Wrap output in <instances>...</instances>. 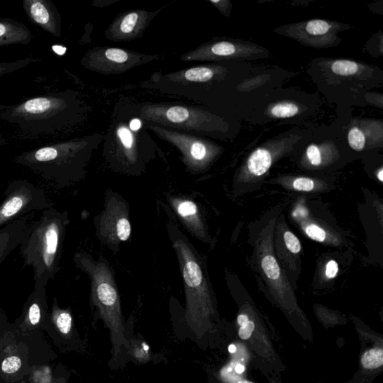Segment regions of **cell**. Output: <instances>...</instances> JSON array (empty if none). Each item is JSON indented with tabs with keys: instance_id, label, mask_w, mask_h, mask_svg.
Wrapping results in <instances>:
<instances>
[{
	"instance_id": "cell-1",
	"label": "cell",
	"mask_w": 383,
	"mask_h": 383,
	"mask_svg": "<svg viewBox=\"0 0 383 383\" xmlns=\"http://www.w3.org/2000/svg\"><path fill=\"white\" fill-rule=\"evenodd\" d=\"M68 224L67 212L53 207L42 211L32 225H28L20 245L26 266L33 271L34 287L45 290L60 271L63 242Z\"/></svg>"
},
{
	"instance_id": "cell-2",
	"label": "cell",
	"mask_w": 383,
	"mask_h": 383,
	"mask_svg": "<svg viewBox=\"0 0 383 383\" xmlns=\"http://www.w3.org/2000/svg\"><path fill=\"white\" fill-rule=\"evenodd\" d=\"M70 104L62 93L41 96L13 106L0 105V119L32 136L51 135L63 126Z\"/></svg>"
},
{
	"instance_id": "cell-3",
	"label": "cell",
	"mask_w": 383,
	"mask_h": 383,
	"mask_svg": "<svg viewBox=\"0 0 383 383\" xmlns=\"http://www.w3.org/2000/svg\"><path fill=\"white\" fill-rule=\"evenodd\" d=\"M52 204L42 189L27 180L10 183L0 205V228L33 212L44 211Z\"/></svg>"
},
{
	"instance_id": "cell-4",
	"label": "cell",
	"mask_w": 383,
	"mask_h": 383,
	"mask_svg": "<svg viewBox=\"0 0 383 383\" xmlns=\"http://www.w3.org/2000/svg\"><path fill=\"white\" fill-rule=\"evenodd\" d=\"M99 235L107 242L119 243L129 240L131 225L129 211L123 202L112 197L108 202L98 222Z\"/></svg>"
},
{
	"instance_id": "cell-5",
	"label": "cell",
	"mask_w": 383,
	"mask_h": 383,
	"mask_svg": "<svg viewBox=\"0 0 383 383\" xmlns=\"http://www.w3.org/2000/svg\"><path fill=\"white\" fill-rule=\"evenodd\" d=\"M273 247L275 257L278 263L283 265L285 273L288 268V272L294 276V273L299 272L301 245L300 240L283 220H280L276 228L275 225Z\"/></svg>"
},
{
	"instance_id": "cell-6",
	"label": "cell",
	"mask_w": 383,
	"mask_h": 383,
	"mask_svg": "<svg viewBox=\"0 0 383 383\" xmlns=\"http://www.w3.org/2000/svg\"><path fill=\"white\" fill-rule=\"evenodd\" d=\"M292 218L304 233L312 240L334 247L342 245V238L335 231L323 225L311 214L305 200L300 199L296 202L292 211Z\"/></svg>"
},
{
	"instance_id": "cell-7",
	"label": "cell",
	"mask_w": 383,
	"mask_h": 383,
	"mask_svg": "<svg viewBox=\"0 0 383 383\" xmlns=\"http://www.w3.org/2000/svg\"><path fill=\"white\" fill-rule=\"evenodd\" d=\"M23 9L30 21L53 37H61V18L50 0H25Z\"/></svg>"
},
{
	"instance_id": "cell-8",
	"label": "cell",
	"mask_w": 383,
	"mask_h": 383,
	"mask_svg": "<svg viewBox=\"0 0 383 383\" xmlns=\"http://www.w3.org/2000/svg\"><path fill=\"white\" fill-rule=\"evenodd\" d=\"M169 138L172 143L181 150L189 164L194 167H202L211 157L206 145L199 139L176 134H171Z\"/></svg>"
},
{
	"instance_id": "cell-9",
	"label": "cell",
	"mask_w": 383,
	"mask_h": 383,
	"mask_svg": "<svg viewBox=\"0 0 383 383\" xmlns=\"http://www.w3.org/2000/svg\"><path fill=\"white\" fill-rule=\"evenodd\" d=\"M27 226L28 219L25 216L0 228V264L20 246Z\"/></svg>"
},
{
	"instance_id": "cell-10",
	"label": "cell",
	"mask_w": 383,
	"mask_h": 383,
	"mask_svg": "<svg viewBox=\"0 0 383 383\" xmlns=\"http://www.w3.org/2000/svg\"><path fill=\"white\" fill-rule=\"evenodd\" d=\"M171 202L176 213L193 234L200 239H205L206 230L196 204L190 200L180 199H172Z\"/></svg>"
},
{
	"instance_id": "cell-11",
	"label": "cell",
	"mask_w": 383,
	"mask_h": 383,
	"mask_svg": "<svg viewBox=\"0 0 383 383\" xmlns=\"http://www.w3.org/2000/svg\"><path fill=\"white\" fill-rule=\"evenodd\" d=\"M32 39V34L25 23L11 18H0V48L29 44Z\"/></svg>"
},
{
	"instance_id": "cell-12",
	"label": "cell",
	"mask_w": 383,
	"mask_h": 383,
	"mask_svg": "<svg viewBox=\"0 0 383 383\" xmlns=\"http://www.w3.org/2000/svg\"><path fill=\"white\" fill-rule=\"evenodd\" d=\"M273 162V155L266 149H258L247 160V167L239 176L242 183H249L258 179L268 172Z\"/></svg>"
},
{
	"instance_id": "cell-13",
	"label": "cell",
	"mask_w": 383,
	"mask_h": 383,
	"mask_svg": "<svg viewBox=\"0 0 383 383\" xmlns=\"http://www.w3.org/2000/svg\"><path fill=\"white\" fill-rule=\"evenodd\" d=\"M280 183L287 190L304 193L323 192L327 190L329 188L326 183L318 179L306 177L285 178L281 181Z\"/></svg>"
},
{
	"instance_id": "cell-14",
	"label": "cell",
	"mask_w": 383,
	"mask_h": 383,
	"mask_svg": "<svg viewBox=\"0 0 383 383\" xmlns=\"http://www.w3.org/2000/svg\"><path fill=\"white\" fill-rule=\"evenodd\" d=\"M41 61V60L39 59V58L31 56L15 62L0 63V78L6 74L13 73L18 71V70L26 67L32 63H39Z\"/></svg>"
},
{
	"instance_id": "cell-15",
	"label": "cell",
	"mask_w": 383,
	"mask_h": 383,
	"mask_svg": "<svg viewBox=\"0 0 383 383\" xmlns=\"http://www.w3.org/2000/svg\"><path fill=\"white\" fill-rule=\"evenodd\" d=\"M214 77V72L206 67H193L188 70L184 74L186 79L191 82H207Z\"/></svg>"
},
{
	"instance_id": "cell-16",
	"label": "cell",
	"mask_w": 383,
	"mask_h": 383,
	"mask_svg": "<svg viewBox=\"0 0 383 383\" xmlns=\"http://www.w3.org/2000/svg\"><path fill=\"white\" fill-rule=\"evenodd\" d=\"M362 365L367 369H375L383 364V351L381 349H372L365 353L361 359Z\"/></svg>"
},
{
	"instance_id": "cell-17",
	"label": "cell",
	"mask_w": 383,
	"mask_h": 383,
	"mask_svg": "<svg viewBox=\"0 0 383 383\" xmlns=\"http://www.w3.org/2000/svg\"><path fill=\"white\" fill-rule=\"evenodd\" d=\"M332 70L335 74L350 76L355 74L358 72V65L352 61L339 60L332 64Z\"/></svg>"
},
{
	"instance_id": "cell-18",
	"label": "cell",
	"mask_w": 383,
	"mask_h": 383,
	"mask_svg": "<svg viewBox=\"0 0 383 383\" xmlns=\"http://www.w3.org/2000/svg\"><path fill=\"white\" fill-rule=\"evenodd\" d=\"M117 135L127 155H131L134 152V137L131 131L124 125L119 127Z\"/></svg>"
},
{
	"instance_id": "cell-19",
	"label": "cell",
	"mask_w": 383,
	"mask_h": 383,
	"mask_svg": "<svg viewBox=\"0 0 383 383\" xmlns=\"http://www.w3.org/2000/svg\"><path fill=\"white\" fill-rule=\"evenodd\" d=\"M299 112V108L295 104L285 103L277 104L275 107L272 109V114L276 118H290L296 115Z\"/></svg>"
},
{
	"instance_id": "cell-20",
	"label": "cell",
	"mask_w": 383,
	"mask_h": 383,
	"mask_svg": "<svg viewBox=\"0 0 383 383\" xmlns=\"http://www.w3.org/2000/svg\"><path fill=\"white\" fill-rule=\"evenodd\" d=\"M348 142L353 150L361 152L365 148V135L357 127H353L348 134Z\"/></svg>"
},
{
	"instance_id": "cell-21",
	"label": "cell",
	"mask_w": 383,
	"mask_h": 383,
	"mask_svg": "<svg viewBox=\"0 0 383 383\" xmlns=\"http://www.w3.org/2000/svg\"><path fill=\"white\" fill-rule=\"evenodd\" d=\"M329 22L322 20H311L307 23L306 31L314 36H321L326 34L330 30Z\"/></svg>"
},
{
	"instance_id": "cell-22",
	"label": "cell",
	"mask_w": 383,
	"mask_h": 383,
	"mask_svg": "<svg viewBox=\"0 0 383 383\" xmlns=\"http://www.w3.org/2000/svg\"><path fill=\"white\" fill-rule=\"evenodd\" d=\"M106 59L115 64H123L129 61V54L126 51L118 48H110L104 53Z\"/></svg>"
},
{
	"instance_id": "cell-23",
	"label": "cell",
	"mask_w": 383,
	"mask_h": 383,
	"mask_svg": "<svg viewBox=\"0 0 383 383\" xmlns=\"http://www.w3.org/2000/svg\"><path fill=\"white\" fill-rule=\"evenodd\" d=\"M138 15L133 13L126 15L120 23V31L124 34H129L131 33L138 21Z\"/></svg>"
},
{
	"instance_id": "cell-24",
	"label": "cell",
	"mask_w": 383,
	"mask_h": 383,
	"mask_svg": "<svg viewBox=\"0 0 383 383\" xmlns=\"http://www.w3.org/2000/svg\"><path fill=\"white\" fill-rule=\"evenodd\" d=\"M306 157L311 166L320 167L323 164L320 150L316 145H311L307 148Z\"/></svg>"
},
{
	"instance_id": "cell-25",
	"label": "cell",
	"mask_w": 383,
	"mask_h": 383,
	"mask_svg": "<svg viewBox=\"0 0 383 383\" xmlns=\"http://www.w3.org/2000/svg\"><path fill=\"white\" fill-rule=\"evenodd\" d=\"M236 51L235 46L229 42H219L212 46V52L218 56H228Z\"/></svg>"
},
{
	"instance_id": "cell-26",
	"label": "cell",
	"mask_w": 383,
	"mask_h": 383,
	"mask_svg": "<svg viewBox=\"0 0 383 383\" xmlns=\"http://www.w3.org/2000/svg\"><path fill=\"white\" fill-rule=\"evenodd\" d=\"M72 325V318L68 312L63 311L60 313L56 319V326L58 329L63 334H67L71 331Z\"/></svg>"
},
{
	"instance_id": "cell-27",
	"label": "cell",
	"mask_w": 383,
	"mask_h": 383,
	"mask_svg": "<svg viewBox=\"0 0 383 383\" xmlns=\"http://www.w3.org/2000/svg\"><path fill=\"white\" fill-rule=\"evenodd\" d=\"M34 294H36V301H34L31 304L28 311V317L30 323L32 325H37L39 323L41 319V309L40 305L38 304V292L34 290Z\"/></svg>"
},
{
	"instance_id": "cell-28",
	"label": "cell",
	"mask_w": 383,
	"mask_h": 383,
	"mask_svg": "<svg viewBox=\"0 0 383 383\" xmlns=\"http://www.w3.org/2000/svg\"><path fill=\"white\" fill-rule=\"evenodd\" d=\"M20 367V359L16 356L8 357L2 363V370L6 374L15 373Z\"/></svg>"
},
{
	"instance_id": "cell-29",
	"label": "cell",
	"mask_w": 383,
	"mask_h": 383,
	"mask_svg": "<svg viewBox=\"0 0 383 383\" xmlns=\"http://www.w3.org/2000/svg\"><path fill=\"white\" fill-rule=\"evenodd\" d=\"M339 271V264L334 260L329 261L325 266L324 276L327 280H333L338 275Z\"/></svg>"
},
{
	"instance_id": "cell-30",
	"label": "cell",
	"mask_w": 383,
	"mask_h": 383,
	"mask_svg": "<svg viewBox=\"0 0 383 383\" xmlns=\"http://www.w3.org/2000/svg\"><path fill=\"white\" fill-rule=\"evenodd\" d=\"M254 330V322L249 320L247 323L243 324L240 327L239 330V335L240 339L243 340L249 339Z\"/></svg>"
},
{
	"instance_id": "cell-31",
	"label": "cell",
	"mask_w": 383,
	"mask_h": 383,
	"mask_svg": "<svg viewBox=\"0 0 383 383\" xmlns=\"http://www.w3.org/2000/svg\"><path fill=\"white\" fill-rule=\"evenodd\" d=\"M142 122L137 119H133L130 123V129L133 131H137L141 129Z\"/></svg>"
},
{
	"instance_id": "cell-32",
	"label": "cell",
	"mask_w": 383,
	"mask_h": 383,
	"mask_svg": "<svg viewBox=\"0 0 383 383\" xmlns=\"http://www.w3.org/2000/svg\"><path fill=\"white\" fill-rule=\"evenodd\" d=\"M249 320V317L246 315H240L238 318V323L239 326H242L243 324L247 323Z\"/></svg>"
},
{
	"instance_id": "cell-33",
	"label": "cell",
	"mask_w": 383,
	"mask_h": 383,
	"mask_svg": "<svg viewBox=\"0 0 383 383\" xmlns=\"http://www.w3.org/2000/svg\"><path fill=\"white\" fill-rule=\"evenodd\" d=\"M235 370H236V372L238 374H242L243 372H245V366L242 365H238L235 368Z\"/></svg>"
},
{
	"instance_id": "cell-34",
	"label": "cell",
	"mask_w": 383,
	"mask_h": 383,
	"mask_svg": "<svg viewBox=\"0 0 383 383\" xmlns=\"http://www.w3.org/2000/svg\"><path fill=\"white\" fill-rule=\"evenodd\" d=\"M377 179L382 183L383 182V169L381 168L377 174Z\"/></svg>"
},
{
	"instance_id": "cell-35",
	"label": "cell",
	"mask_w": 383,
	"mask_h": 383,
	"mask_svg": "<svg viewBox=\"0 0 383 383\" xmlns=\"http://www.w3.org/2000/svg\"><path fill=\"white\" fill-rule=\"evenodd\" d=\"M228 351L231 353H234L236 352V346L234 344H231L228 347Z\"/></svg>"
},
{
	"instance_id": "cell-36",
	"label": "cell",
	"mask_w": 383,
	"mask_h": 383,
	"mask_svg": "<svg viewBox=\"0 0 383 383\" xmlns=\"http://www.w3.org/2000/svg\"><path fill=\"white\" fill-rule=\"evenodd\" d=\"M238 383H252V382L247 381V380H242V381L239 382Z\"/></svg>"
}]
</instances>
